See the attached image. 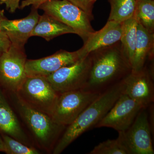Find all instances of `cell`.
<instances>
[{
    "label": "cell",
    "mask_w": 154,
    "mask_h": 154,
    "mask_svg": "<svg viewBox=\"0 0 154 154\" xmlns=\"http://www.w3.org/2000/svg\"><path fill=\"white\" fill-rule=\"evenodd\" d=\"M89 77L83 90L102 94L124 79L132 68L122 52L120 42L91 52Z\"/></svg>",
    "instance_id": "1"
},
{
    "label": "cell",
    "mask_w": 154,
    "mask_h": 154,
    "mask_svg": "<svg viewBox=\"0 0 154 154\" xmlns=\"http://www.w3.org/2000/svg\"><path fill=\"white\" fill-rule=\"evenodd\" d=\"M123 79L103 92L68 125L52 150L53 154H60L84 133L102 120L124 92Z\"/></svg>",
    "instance_id": "2"
},
{
    "label": "cell",
    "mask_w": 154,
    "mask_h": 154,
    "mask_svg": "<svg viewBox=\"0 0 154 154\" xmlns=\"http://www.w3.org/2000/svg\"><path fill=\"white\" fill-rule=\"evenodd\" d=\"M5 94L12 101L39 146L47 151L53 150L66 126L58 124L51 116L28 106L16 93Z\"/></svg>",
    "instance_id": "3"
},
{
    "label": "cell",
    "mask_w": 154,
    "mask_h": 154,
    "mask_svg": "<svg viewBox=\"0 0 154 154\" xmlns=\"http://www.w3.org/2000/svg\"><path fill=\"white\" fill-rule=\"evenodd\" d=\"M38 9L72 28L86 41L95 30L91 25L94 18L67 0H52L42 5Z\"/></svg>",
    "instance_id": "4"
},
{
    "label": "cell",
    "mask_w": 154,
    "mask_h": 154,
    "mask_svg": "<svg viewBox=\"0 0 154 154\" xmlns=\"http://www.w3.org/2000/svg\"><path fill=\"white\" fill-rule=\"evenodd\" d=\"M15 93L28 106L51 116L59 94L45 77L40 76L27 77Z\"/></svg>",
    "instance_id": "5"
},
{
    "label": "cell",
    "mask_w": 154,
    "mask_h": 154,
    "mask_svg": "<svg viewBox=\"0 0 154 154\" xmlns=\"http://www.w3.org/2000/svg\"><path fill=\"white\" fill-rule=\"evenodd\" d=\"M25 48L11 45L0 57V88L4 93H17L27 78Z\"/></svg>",
    "instance_id": "6"
},
{
    "label": "cell",
    "mask_w": 154,
    "mask_h": 154,
    "mask_svg": "<svg viewBox=\"0 0 154 154\" xmlns=\"http://www.w3.org/2000/svg\"><path fill=\"white\" fill-rule=\"evenodd\" d=\"M100 94L83 89L60 94L51 117L58 124L67 126Z\"/></svg>",
    "instance_id": "7"
},
{
    "label": "cell",
    "mask_w": 154,
    "mask_h": 154,
    "mask_svg": "<svg viewBox=\"0 0 154 154\" xmlns=\"http://www.w3.org/2000/svg\"><path fill=\"white\" fill-rule=\"evenodd\" d=\"M118 133L117 138L129 154L154 153L147 107L140 110L127 129Z\"/></svg>",
    "instance_id": "8"
},
{
    "label": "cell",
    "mask_w": 154,
    "mask_h": 154,
    "mask_svg": "<svg viewBox=\"0 0 154 154\" xmlns=\"http://www.w3.org/2000/svg\"><path fill=\"white\" fill-rule=\"evenodd\" d=\"M91 67L90 55L64 67L45 77L58 94L83 89L85 87Z\"/></svg>",
    "instance_id": "9"
},
{
    "label": "cell",
    "mask_w": 154,
    "mask_h": 154,
    "mask_svg": "<svg viewBox=\"0 0 154 154\" xmlns=\"http://www.w3.org/2000/svg\"><path fill=\"white\" fill-rule=\"evenodd\" d=\"M153 66H146L140 70H131L123 79L124 94L146 108L154 101Z\"/></svg>",
    "instance_id": "10"
},
{
    "label": "cell",
    "mask_w": 154,
    "mask_h": 154,
    "mask_svg": "<svg viewBox=\"0 0 154 154\" xmlns=\"http://www.w3.org/2000/svg\"><path fill=\"white\" fill-rule=\"evenodd\" d=\"M143 108L123 92L109 112L94 128L108 127L118 132L124 131L133 123Z\"/></svg>",
    "instance_id": "11"
},
{
    "label": "cell",
    "mask_w": 154,
    "mask_h": 154,
    "mask_svg": "<svg viewBox=\"0 0 154 154\" xmlns=\"http://www.w3.org/2000/svg\"><path fill=\"white\" fill-rule=\"evenodd\" d=\"M80 50L73 52L60 50L52 55L36 60H27V77H46L64 67L72 65L82 59Z\"/></svg>",
    "instance_id": "12"
},
{
    "label": "cell",
    "mask_w": 154,
    "mask_h": 154,
    "mask_svg": "<svg viewBox=\"0 0 154 154\" xmlns=\"http://www.w3.org/2000/svg\"><path fill=\"white\" fill-rule=\"evenodd\" d=\"M37 10L32 8L29 15L23 19H7L2 22L3 32L8 36L12 45L25 48V44L31 37V33L40 17Z\"/></svg>",
    "instance_id": "13"
},
{
    "label": "cell",
    "mask_w": 154,
    "mask_h": 154,
    "mask_svg": "<svg viewBox=\"0 0 154 154\" xmlns=\"http://www.w3.org/2000/svg\"><path fill=\"white\" fill-rule=\"evenodd\" d=\"M122 22L107 21L101 30L91 33L79 49L82 58L96 50L110 46L120 42Z\"/></svg>",
    "instance_id": "14"
},
{
    "label": "cell",
    "mask_w": 154,
    "mask_h": 154,
    "mask_svg": "<svg viewBox=\"0 0 154 154\" xmlns=\"http://www.w3.org/2000/svg\"><path fill=\"white\" fill-rule=\"evenodd\" d=\"M8 135L22 143L31 146L4 91L0 88V134Z\"/></svg>",
    "instance_id": "15"
},
{
    "label": "cell",
    "mask_w": 154,
    "mask_h": 154,
    "mask_svg": "<svg viewBox=\"0 0 154 154\" xmlns=\"http://www.w3.org/2000/svg\"><path fill=\"white\" fill-rule=\"evenodd\" d=\"M154 33H151L137 23V39L132 70H140L146 65L147 60L154 57Z\"/></svg>",
    "instance_id": "16"
},
{
    "label": "cell",
    "mask_w": 154,
    "mask_h": 154,
    "mask_svg": "<svg viewBox=\"0 0 154 154\" xmlns=\"http://www.w3.org/2000/svg\"><path fill=\"white\" fill-rule=\"evenodd\" d=\"M67 33L75 34V32L70 27L44 13L40 16L31 36H40L49 41L55 37Z\"/></svg>",
    "instance_id": "17"
},
{
    "label": "cell",
    "mask_w": 154,
    "mask_h": 154,
    "mask_svg": "<svg viewBox=\"0 0 154 154\" xmlns=\"http://www.w3.org/2000/svg\"><path fill=\"white\" fill-rule=\"evenodd\" d=\"M137 24L134 17L122 22V33L120 40L121 49L131 67L135 50Z\"/></svg>",
    "instance_id": "18"
},
{
    "label": "cell",
    "mask_w": 154,
    "mask_h": 154,
    "mask_svg": "<svg viewBox=\"0 0 154 154\" xmlns=\"http://www.w3.org/2000/svg\"><path fill=\"white\" fill-rule=\"evenodd\" d=\"M133 17L145 29L154 33V0H135Z\"/></svg>",
    "instance_id": "19"
},
{
    "label": "cell",
    "mask_w": 154,
    "mask_h": 154,
    "mask_svg": "<svg viewBox=\"0 0 154 154\" xmlns=\"http://www.w3.org/2000/svg\"><path fill=\"white\" fill-rule=\"evenodd\" d=\"M110 5L107 21L122 22L133 17L135 0H108Z\"/></svg>",
    "instance_id": "20"
},
{
    "label": "cell",
    "mask_w": 154,
    "mask_h": 154,
    "mask_svg": "<svg viewBox=\"0 0 154 154\" xmlns=\"http://www.w3.org/2000/svg\"><path fill=\"white\" fill-rule=\"evenodd\" d=\"M2 136L7 154H39L40 152L32 146L22 143L14 138L5 134Z\"/></svg>",
    "instance_id": "21"
},
{
    "label": "cell",
    "mask_w": 154,
    "mask_h": 154,
    "mask_svg": "<svg viewBox=\"0 0 154 154\" xmlns=\"http://www.w3.org/2000/svg\"><path fill=\"white\" fill-rule=\"evenodd\" d=\"M90 154H129L118 138L108 140L96 146Z\"/></svg>",
    "instance_id": "22"
},
{
    "label": "cell",
    "mask_w": 154,
    "mask_h": 154,
    "mask_svg": "<svg viewBox=\"0 0 154 154\" xmlns=\"http://www.w3.org/2000/svg\"><path fill=\"white\" fill-rule=\"evenodd\" d=\"M85 12L90 17L94 18L92 11L96 0H67Z\"/></svg>",
    "instance_id": "23"
},
{
    "label": "cell",
    "mask_w": 154,
    "mask_h": 154,
    "mask_svg": "<svg viewBox=\"0 0 154 154\" xmlns=\"http://www.w3.org/2000/svg\"><path fill=\"white\" fill-rule=\"evenodd\" d=\"M11 43L5 33H0V57L11 47Z\"/></svg>",
    "instance_id": "24"
},
{
    "label": "cell",
    "mask_w": 154,
    "mask_h": 154,
    "mask_svg": "<svg viewBox=\"0 0 154 154\" xmlns=\"http://www.w3.org/2000/svg\"><path fill=\"white\" fill-rule=\"evenodd\" d=\"M20 0H0V5H5L6 8L9 12L14 13L17 9L19 8Z\"/></svg>",
    "instance_id": "25"
},
{
    "label": "cell",
    "mask_w": 154,
    "mask_h": 154,
    "mask_svg": "<svg viewBox=\"0 0 154 154\" xmlns=\"http://www.w3.org/2000/svg\"><path fill=\"white\" fill-rule=\"evenodd\" d=\"M52 0H24L21 3L19 8L23 9L27 6L32 5V8L38 9L42 5Z\"/></svg>",
    "instance_id": "26"
},
{
    "label": "cell",
    "mask_w": 154,
    "mask_h": 154,
    "mask_svg": "<svg viewBox=\"0 0 154 154\" xmlns=\"http://www.w3.org/2000/svg\"><path fill=\"white\" fill-rule=\"evenodd\" d=\"M7 19L5 15L4 10H0V33H4L3 32L2 29V23L4 20Z\"/></svg>",
    "instance_id": "27"
},
{
    "label": "cell",
    "mask_w": 154,
    "mask_h": 154,
    "mask_svg": "<svg viewBox=\"0 0 154 154\" xmlns=\"http://www.w3.org/2000/svg\"><path fill=\"white\" fill-rule=\"evenodd\" d=\"M0 152L5 153L6 152L5 146L1 135H0Z\"/></svg>",
    "instance_id": "28"
}]
</instances>
